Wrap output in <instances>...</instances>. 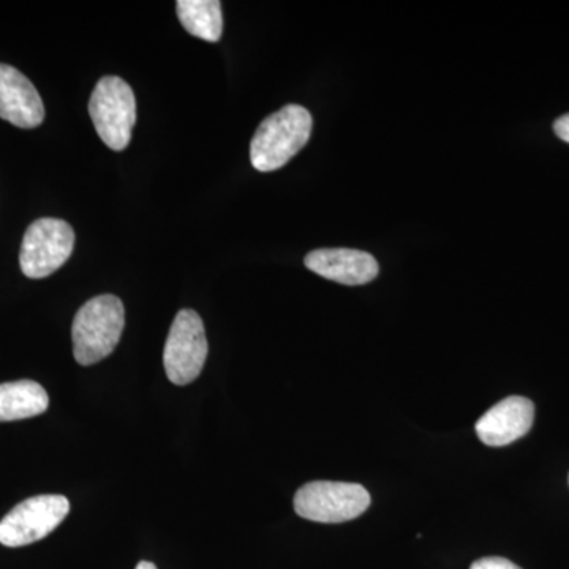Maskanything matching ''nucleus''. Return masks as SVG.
Wrapping results in <instances>:
<instances>
[{
    "mask_svg": "<svg viewBox=\"0 0 569 569\" xmlns=\"http://www.w3.org/2000/svg\"><path fill=\"white\" fill-rule=\"evenodd\" d=\"M370 507V493L353 482L313 481L295 496L296 515L321 523L348 522Z\"/></svg>",
    "mask_w": 569,
    "mask_h": 569,
    "instance_id": "nucleus-4",
    "label": "nucleus"
},
{
    "mask_svg": "<svg viewBox=\"0 0 569 569\" xmlns=\"http://www.w3.org/2000/svg\"><path fill=\"white\" fill-rule=\"evenodd\" d=\"M176 10L190 36L209 43H216L222 37V3L219 0H178Z\"/></svg>",
    "mask_w": 569,
    "mask_h": 569,
    "instance_id": "nucleus-12",
    "label": "nucleus"
},
{
    "mask_svg": "<svg viewBox=\"0 0 569 569\" xmlns=\"http://www.w3.org/2000/svg\"><path fill=\"white\" fill-rule=\"evenodd\" d=\"M208 358V339L203 320L194 310L183 309L176 316L164 343L163 365L176 387H186L200 377Z\"/></svg>",
    "mask_w": 569,
    "mask_h": 569,
    "instance_id": "nucleus-5",
    "label": "nucleus"
},
{
    "mask_svg": "<svg viewBox=\"0 0 569 569\" xmlns=\"http://www.w3.org/2000/svg\"><path fill=\"white\" fill-rule=\"evenodd\" d=\"M553 132L565 142H569V114L561 116L553 123Z\"/></svg>",
    "mask_w": 569,
    "mask_h": 569,
    "instance_id": "nucleus-14",
    "label": "nucleus"
},
{
    "mask_svg": "<svg viewBox=\"0 0 569 569\" xmlns=\"http://www.w3.org/2000/svg\"><path fill=\"white\" fill-rule=\"evenodd\" d=\"M126 310L118 296L92 298L78 310L71 326L73 355L78 365L92 366L108 358L121 340Z\"/></svg>",
    "mask_w": 569,
    "mask_h": 569,
    "instance_id": "nucleus-2",
    "label": "nucleus"
},
{
    "mask_svg": "<svg viewBox=\"0 0 569 569\" xmlns=\"http://www.w3.org/2000/svg\"><path fill=\"white\" fill-rule=\"evenodd\" d=\"M74 249V231L59 219L36 220L22 239L20 266L29 279L54 274Z\"/></svg>",
    "mask_w": 569,
    "mask_h": 569,
    "instance_id": "nucleus-6",
    "label": "nucleus"
},
{
    "mask_svg": "<svg viewBox=\"0 0 569 569\" xmlns=\"http://www.w3.org/2000/svg\"><path fill=\"white\" fill-rule=\"evenodd\" d=\"M305 263L316 274L348 287L372 282L380 271L372 254L355 249L313 250Z\"/></svg>",
    "mask_w": 569,
    "mask_h": 569,
    "instance_id": "nucleus-10",
    "label": "nucleus"
},
{
    "mask_svg": "<svg viewBox=\"0 0 569 569\" xmlns=\"http://www.w3.org/2000/svg\"><path fill=\"white\" fill-rule=\"evenodd\" d=\"M312 116L299 104H287L266 118L250 142V162L254 170H280L301 151L312 133Z\"/></svg>",
    "mask_w": 569,
    "mask_h": 569,
    "instance_id": "nucleus-1",
    "label": "nucleus"
},
{
    "mask_svg": "<svg viewBox=\"0 0 569 569\" xmlns=\"http://www.w3.org/2000/svg\"><path fill=\"white\" fill-rule=\"evenodd\" d=\"M50 407V397L32 380L0 385V422L39 417Z\"/></svg>",
    "mask_w": 569,
    "mask_h": 569,
    "instance_id": "nucleus-11",
    "label": "nucleus"
},
{
    "mask_svg": "<svg viewBox=\"0 0 569 569\" xmlns=\"http://www.w3.org/2000/svg\"><path fill=\"white\" fill-rule=\"evenodd\" d=\"M470 569H522L518 565L512 563L501 557H486V559L477 560L471 565Z\"/></svg>",
    "mask_w": 569,
    "mask_h": 569,
    "instance_id": "nucleus-13",
    "label": "nucleus"
},
{
    "mask_svg": "<svg viewBox=\"0 0 569 569\" xmlns=\"http://www.w3.org/2000/svg\"><path fill=\"white\" fill-rule=\"evenodd\" d=\"M0 118L20 129H36L44 119L39 91L20 70L0 63Z\"/></svg>",
    "mask_w": 569,
    "mask_h": 569,
    "instance_id": "nucleus-9",
    "label": "nucleus"
},
{
    "mask_svg": "<svg viewBox=\"0 0 569 569\" xmlns=\"http://www.w3.org/2000/svg\"><path fill=\"white\" fill-rule=\"evenodd\" d=\"M93 127L112 151H123L137 123V100L132 88L118 77L97 82L89 102Z\"/></svg>",
    "mask_w": 569,
    "mask_h": 569,
    "instance_id": "nucleus-3",
    "label": "nucleus"
},
{
    "mask_svg": "<svg viewBox=\"0 0 569 569\" xmlns=\"http://www.w3.org/2000/svg\"><path fill=\"white\" fill-rule=\"evenodd\" d=\"M134 569H157L156 565L151 563V561H140Z\"/></svg>",
    "mask_w": 569,
    "mask_h": 569,
    "instance_id": "nucleus-15",
    "label": "nucleus"
},
{
    "mask_svg": "<svg viewBox=\"0 0 569 569\" xmlns=\"http://www.w3.org/2000/svg\"><path fill=\"white\" fill-rule=\"evenodd\" d=\"M70 511L69 498L37 496L17 505L0 520V545L21 548L47 538Z\"/></svg>",
    "mask_w": 569,
    "mask_h": 569,
    "instance_id": "nucleus-7",
    "label": "nucleus"
},
{
    "mask_svg": "<svg viewBox=\"0 0 569 569\" xmlns=\"http://www.w3.org/2000/svg\"><path fill=\"white\" fill-rule=\"evenodd\" d=\"M535 406L526 397L512 396L486 411L477 422L479 440L488 447H507L530 432Z\"/></svg>",
    "mask_w": 569,
    "mask_h": 569,
    "instance_id": "nucleus-8",
    "label": "nucleus"
}]
</instances>
